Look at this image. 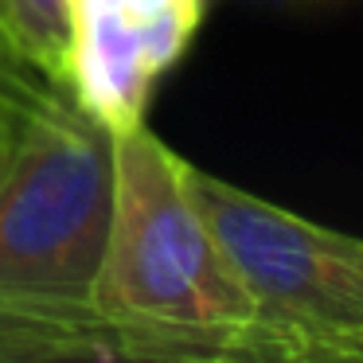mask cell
<instances>
[{
    "instance_id": "cell-1",
    "label": "cell",
    "mask_w": 363,
    "mask_h": 363,
    "mask_svg": "<svg viewBox=\"0 0 363 363\" xmlns=\"http://www.w3.org/2000/svg\"><path fill=\"white\" fill-rule=\"evenodd\" d=\"M110 141L113 203L90 308L133 340L137 359H297L223 254L188 160L149 125Z\"/></svg>"
},
{
    "instance_id": "cell-2",
    "label": "cell",
    "mask_w": 363,
    "mask_h": 363,
    "mask_svg": "<svg viewBox=\"0 0 363 363\" xmlns=\"http://www.w3.org/2000/svg\"><path fill=\"white\" fill-rule=\"evenodd\" d=\"M110 203V133L48 90L24 113L0 176V305L90 308Z\"/></svg>"
},
{
    "instance_id": "cell-3",
    "label": "cell",
    "mask_w": 363,
    "mask_h": 363,
    "mask_svg": "<svg viewBox=\"0 0 363 363\" xmlns=\"http://www.w3.org/2000/svg\"><path fill=\"white\" fill-rule=\"evenodd\" d=\"M191 191L250 297L297 359H363V238L332 230L191 164Z\"/></svg>"
},
{
    "instance_id": "cell-4",
    "label": "cell",
    "mask_w": 363,
    "mask_h": 363,
    "mask_svg": "<svg viewBox=\"0 0 363 363\" xmlns=\"http://www.w3.org/2000/svg\"><path fill=\"white\" fill-rule=\"evenodd\" d=\"M207 0H71L67 98L106 133L145 125L157 82L199 35Z\"/></svg>"
},
{
    "instance_id": "cell-5",
    "label": "cell",
    "mask_w": 363,
    "mask_h": 363,
    "mask_svg": "<svg viewBox=\"0 0 363 363\" xmlns=\"http://www.w3.org/2000/svg\"><path fill=\"white\" fill-rule=\"evenodd\" d=\"M133 359L125 332L94 308H20L0 305V359Z\"/></svg>"
},
{
    "instance_id": "cell-6",
    "label": "cell",
    "mask_w": 363,
    "mask_h": 363,
    "mask_svg": "<svg viewBox=\"0 0 363 363\" xmlns=\"http://www.w3.org/2000/svg\"><path fill=\"white\" fill-rule=\"evenodd\" d=\"M71 0H0V43L43 86L67 94Z\"/></svg>"
},
{
    "instance_id": "cell-7",
    "label": "cell",
    "mask_w": 363,
    "mask_h": 363,
    "mask_svg": "<svg viewBox=\"0 0 363 363\" xmlns=\"http://www.w3.org/2000/svg\"><path fill=\"white\" fill-rule=\"evenodd\" d=\"M51 86H43L35 74H28L20 63L0 59V137H16L24 125V113L35 98H43Z\"/></svg>"
},
{
    "instance_id": "cell-8",
    "label": "cell",
    "mask_w": 363,
    "mask_h": 363,
    "mask_svg": "<svg viewBox=\"0 0 363 363\" xmlns=\"http://www.w3.org/2000/svg\"><path fill=\"white\" fill-rule=\"evenodd\" d=\"M12 149H16V137H0V176L9 172V160H12Z\"/></svg>"
},
{
    "instance_id": "cell-9",
    "label": "cell",
    "mask_w": 363,
    "mask_h": 363,
    "mask_svg": "<svg viewBox=\"0 0 363 363\" xmlns=\"http://www.w3.org/2000/svg\"><path fill=\"white\" fill-rule=\"evenodd\" d=\"M0 59H12V55H9V51H4V43H0ZM12 63H16V59H12Z\"/></svg>"
}]
</instances>
